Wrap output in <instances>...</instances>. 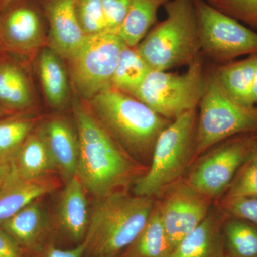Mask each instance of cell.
<instances>
[{
    "mask_svg": "<svg viewBox=\"0 0 257 257\" xmlns=\"http://www.w3.org/2000/svg\"><path fill=\"white\" fill-rule=\"evenodd\" d=\"M74 123L79 138L76 177L96 199L127 190L148 167L125 151L96 119L87 101H72Z\"/></svg>",
    "mask_w": 257,
    "mask_h": 257,
    "instance_id": "cell-1",
    "label": "cell"
},
{
    "mask_svg": "<svg viewBox=\"0 0 257 257\" xmlns=\"http://www.w3.org/2000/svg\"><path fill=\"white\" fill-rule=\"evenodd\" d=\"M87 103L115 141L143 165L147 160L150 162L159 135L172 121L137 98L112 87Z\"/></svg>",
    "mask_w": 257,
    "mask_h": 257,
    "instance_id": "cell-2",
    "label": "cell"
},
{
    "mask_svg": "<svg viewBox=\"0 0 257 257\" xmlns=\"http://www.w3.org/2000/svg\"><path fill=\"white\" fill-rule=\"evenodd\" d=\"M96 200L84 241V257H120L146 224L155 198L126 190Z\"/></svg>",
    "mask_w": 257,
    "mask_h": 257,
    "instance_id": "cell-3",
    "label": "cell"
},
{
    "mask_svg": "<svg viewBox=\"0 0 257 257\" xmlns=\"http://www.w3.org/2000/svg\"><path fill=\"white\" fill-rule=\"evenodd\" d=\"M164 8L165 20L135 47L152 70L188 66L202 55L195 0H170Z\"/></svg>",
    "mask_w": 257,
    "mask_h": 257,
    "instance_id": "cell-4",
    "label": "cell"
},
{
    "mask_svg": "<svg viewBox=\"0 0 257 257\" xmlns=\"http://www.w3.org/2000/svg\"><path fill=\"white\" fill-rule=\"evenodd\" d=\"M197 114L196 109L180 115L159 135L147 172L134 184V194L157 198L184 177L194 157Z\"/></svg>",
    "mask_w": 257,
    "mask_h": 257,
    "instance_id": "cell-5",
    "label": "cell"
},
{
    "mask_svg": "<svg viewBox=\"0 0 257 257\" xmlns=\"http://www.w3.org/2000/svg\"><path fill=\"white\" fill-rule=\"evenodd\" d=\"M198 107L192 162L224 140L257 132V106H244L234 100L225 90L216 70L206 74L204 92Z\"/></svg>",
    "mask_w": 257,
    "mask_h": 257,
    "instance_id": "cell-6",
    "label": "cell"
},
{
    "mask_svg": "<svg viewBox=\"0 0 257 257\" xmlns=\"http://www.w3.org/2000/svg\"><path fill=\"white\" fill-rule=\"evenodd\" d=\"M182 74L152 70L134 97L169 120L197 109L205 86L202 55Z\"/></svg>",
    "mask_w": 257,
    "mask_h": 257,
    "instance_id": "cell-7",
    "label": "cell"
},
{
    "mask_svg": "<svg viewBox=\"0 0 257 257\" xmlns=\"http://www.w3.org/2000/svg\"><path fill=\"white\" fill-rule=\"evenodd\" d=\"M256 147V132L224 140L191 164L184 175V181L211 202H218Z\"/></svg>",
    "mask_w": 257,
    "mask_h": 257,
    "instance_id": "cell-8",
    "label": "cell"
},
{
    "mask_svg": "<svg viewBox=\"0 0 257 257\" xmlns=\"http://www.w3.org/2000/svg\"><path fill=\"white\" fill-rule=\"evenodd\" d=\"M126 45L114 32L87 35L67 59L71 79L79 97L88 101L111 87L120 55Z\"/></svg>",
    "mask_w": 257,
    "mask_h": 257,
    "instance_id": "cell-9",
    "label": "cell"
},
{
    "mask_svg": "<svg viewBox=\"0 0 257 257\" xmlns=\"http://www.w3.org/2000/svg\"><path fill=\"white\" fill-rule=\"evenodd\" d=\"M202 55L226 64L257 54V32L223 14L204 0H195Z\"/></svg>",
    "mask_w": 257,
    "mask_h": 257,
    "instance_id": "cell-10",
    "label": "cell"
},
{
    "mask_svg": "<svg viewBox=\"0 0 257 257\" xmlns=\"http://www.w3.org/2000/svg\"><path fill=\"white\" fill-rule=\"evenodd\" d=\"M46 18L41 5L17 0L0 10V45L5 55L26 64L45 47Z\"/></svg>",
    "mask_w": 257,
    "mask_h": 257,
    "instance_id": "cell-11",
    "label": "cell"
},
{
    "mask_svg": "<svg viewBox=\"0 0 257 257\" xmlns=\"http://www.w3.org/2000/svg\"><path fill=\"white\" fill-rule=\"evenodd\" d=\"M155 203L172 251L205 219L212 204L189 185L183 177L164 189L155 198Z\"/></svg>",
    "mask_w": 257,
    "mask_h": 257,
    "instance_id": "cell-12",
    "label": "cell"
},
{
    "mask_svg": "<svg viewBox=\"0 0 257 257\" xmlns=\"http://www.w3.org/2000/svg\"><path fill=\"white\" fill-rule=\"evenodd\" d=\"M39 130L55 166L65 182L77 172L79 138L74 123L62 116H51L38 124Z\"/></svg>",
    "mask_w": 257,
    "mask_h": 257,
    "instance_id": "cell-13",
    "label": "cell"
},
{
    "mask_svg": "<svg viewBox=\"0 0 257 257\" xmlns=\"http://www.w3.org/2000/svg\"><path fill=\"white\" fill-rule=\"evenodd\" d=\"M48 34L47 47L67 60L85 39L74 11L73 0H42Z\"/></svg>",
    "mask_w": 257,
    "mask_h": 257,
    "instance_id": "cell-14",
    "label": "cell"
},
{
    "mask_svg": "<svg viewBox=\"0 0 257 257\" xmlns=\"http://www.w3.org/2000/svg\"><path fill=\"white\" fill-rule=\"evenodd\" d=\"M87 194L75 176L66 182L57 203L56 224L64 237L75 245L84 242L89 227Z\"/></svg>",
    "mask_w": 257,
    "mask_h": 257,
    "instance_id": "cell-15",
    "label": "cell"
},
{
    "mask_svg": "<svg viewBox=\"0 0 257 257\" xmlns=\"http://www.w3.org/2000/svg\"><path fill=\"white\" fill-rule=\"evenodd\" d=\"M25 65L8 55L0 57V108L8 115L32 112L36 104Z\"/></svg>",
    "mask_w": 257,
    "mask_h": 257,
    "instance_id": "cell-16",
    "label": "cell"
},
{
    "mask_svg": "<svg viewBox=\"0 0 257 257\" xmlns=\"http://www.w3.org/2000/svg\"><path fill=\"white\" fill-rule=\"evenodd\" d=\"M53 175L40 178H20L10 167L9 175L0 188V226L30 203L53 192L60 186Z\"/></svg>",
    "mask_w": 257,
    "mask_h": 257,
    "instance_id": "cell-17",
    "label": "cell"
},
{
    "mask_svg": "<svg viewBox=\"0 0 257 257\" xmlns=\"http://www.w3.org/2000/svg\"><path fill=\"white\" fill-rule=\"evenodd\" d=\"M40 200L30 203L0 226V229L11 236L24 252L30 254L49 241L50 223Z\"/></svg>",
    "mask_w": 257,
    "mask_h": 257,
    "instance_id": "cell-18",
    "label": "cell"
},
{
    "mask_svg": "<svg viewBox=\"0 0 257 257\" xmlns=\"http://www.w3.org/2000/svg\"><path fill=\"white\" fill-rule=\"evenodd\" d=\"M226 217L218 208L210 209L200 224L174 248L170 257H225L223 225Z\"/></svg>",
    "mask_w": 257,
    "mask_h": 257,
    "instance_id": "cell-19",
    "label": "cell"
},
{
    "mask_svg": "<svg viewBox=\"0 0 257 257\" xmlns=\"http://www.w3.org/2000/svg\"><path fill=\"white\" fill-rule=\"evenodd\" d=\"M36 66L47 104L55 110H63L70 101L71 92L62 57L45 46L36 56Z\"/></svg>",
    "mask_w": 257,
    "mask_h": 257,
    "instance_id": "cell-20",
    "label": "cell"
},
{
    "mask_svg": "<svg viewBox=\"0 0 257 257\" xmlns=\"http://www.w3.org/2000/svg\"><path fill=\"white\" fill-rule=\"evenodd\" d=\"M10 167L18 177L25 179H37L56 173L38 124L25 140Z\"/></svg>",
    "mask_w": 257,
    "mask_h": 257,
    "instance_id": "cell-21",
    "label": "cell"
},
{
    "mask_svg": "<svg viewBox=\"0 0 257 257\" xmlns=\"http://www.w3.org/2000/svg\"><path fill=\"white\" fill-rule=\"evenodd\" d=\"M256 55L248 56L236 62H228L216 69L225 90L234 100L244 106H255L253 84Z\"/></svg>",
    "mask_w": 257,
    "mask_h": 257,
    "instance_id": "cell-22",
    "label": "cell"
},
{
    "mask_svg": "<svg viewBox=\"0 0 257 257\" xmlns=\"http://www.w3.org/2000/svg\"><path fill=\"white\" fill-rule=\"evenodd\" d=\"M169 1L132 0L124 21L116 33L127 46L136 47L156 23L159 9Z\"/></svg>",
    "mask_w": 257,
    "mask_h": 257,
    "instance_id": "cell-23",
    "label": "cell"
},
{
    "mask_svg": "<svg viewBox=\"0 0 257 257\" xmlns=\"http://www.w3.org/2000/svg\"><path fill=\"white\" fill-rule=\"evenodd\" d=\"M172 247L155 204L146 224L120 257H170Z\"/></svg>",
    "mask_w": 257,
    "mask_h": 257,
    "instance_id": "cell-24",
    "label": "cell"
},
{
    "mask_svg": "<svg viewBox=\"0 0 257 257\" xmlns=\"http://www.w3.org/2000/svg\"><path fill=\"white\" fill-rule=\"evenodd\" d=\"M40 118L32 112L8 115L0 119V164L10 165Z\"/></svg>",
    "mask_w": 257,
    "mask_h": 257,
    "instance_id": "cell-25",
    "label": "cell"
},
{
    "mask_svg": "<svg viewBox=\"0 0 257 257\" xmlns=\"http://www.w3.org/2000/svg\"><path fill=\"white\" fill-rule=\"evenodd\" d=\"M152 69L140 55L136 47L125 45L116 66L111 87L135 96Z\"/></svg>",
    "mask_w": 257,
    "mask_h": 257,
    "instance_id": "cell-26",
    "label": "cell"
},
{
    "mask_svg": "<svg viewBox=\"0 0 257 257\" xmlns=\"http://www.w3.org/2000/svg\"><path fill=\"white\" fill-rule=\"evenodd\" d=\"M225 257H257V226L228 216L223 225Z\"/></svg>",
    "mask_w": 257,
    "mask_h": 257,
    "instance_id": "cell-27",
    "label": "cell"
},
{
    "mask_svg": "<svg viewBox=\"0 0 257 257\" xmlns=\"http://www.w3.org/2000/svg\"><path fill=\"white\" fill-rule=\"evenodd\" d=\"M221 198H257V147L239 167Z\"/></svg>",
    "mask_w": 257,
    "mask_h": 257,
    "instance_id": "cell-28",
    "label": "cell"
},
{
    "mask_svg": "<svg viewBox=\"0 0 257 257\" xmlns=\"http://www.w3.org/2000/svg\"><path fill=\"white\" fill-rule=\"evenodd\" d=\"M73 3L76 16L86 36L105 31L102 0H73Z\"/></svg>",
    "mask_w": 257,
    "mask_h": 257,
    "instance_id": "cell-29",
    "label": "cell"
},
{
    "mask_svg": "<svg viewBox=\"0 0 257 257\" xmlns=\"http://www.w3.org/2000/svg\"><path fill=\"white\" fill-rule=\"evenodd\" d=\"M223 14L257 30V0H204Z\"/></svg>",
    "mask_w": 257,
    "mask_h": 257,
    "instance_id": "cell-30",
    "label": "cell"
},
{
    "mask_svg": "<svg viewBox=\"0 0 257 257\" xmlns=\"http://www.w3.org/2000/svg\"><path fill=\"white\" fill-rule=\"evenodd\" d=\"M216 203L226 216L241 218L257 226V198H221Z\"/></svg>",
    "mask_w": 257,
    "mask_h": 257,
    "instance_id": "cell-31",
    "label": "cell"
},
{
    "mask_svg": "<svg viewBox=\"0 0 257 257\" xmlns=\"http://www.w3.org/2000/svg\"><path fill=\"white\" fill-rule=\"evenodd\" d=\"M132 0H102L106 30L116 32L124 21Z\"/></svg>",
    "mask_w": 257,
    "mask_h": 257,
    "instance_id": "cell-32",
    "label": "cell"
},
{
    "mask_svg": "<svg viewBox=\"0 0 257 257\" xmlns=\"http://www.w3.org/2000/svg\"><path fill=\"white\" fill-rule=\"evenodd\" d=\"M85 250L84 242L75 245L74 247L63 249L49 241L36 251L30 253V257H84Z\"/></svg>",
    "mask_w": 257,
    "mask_h": 257,
    "instance_id": "cell-33",
    "label": "cell"
},
{
    "mask_svg": "<svg viewBox=\"0 0 257 257\" xmlns=\"http://www.w3.org/2000/svg\"><path fill=\"white\" fill-rule=\"evenodd\" d=\"M24 253L16 241L0 229V257H24Z\"/></svg>",
    "mask_w": 257,
    "mask_h": 257,
    "instance_id": "cell-34",
    "label": "cell"
},
{
    "mask_svg": "<svg viewBox=\"0 0 257 257\" xmlns=\"http://www.w3.org/2000/svg\"><path fill=\"white\" fill-rule=\"evenodd\" d=\"M10 172V165H1L0 164V188L4 184L5 179L9 175Z\"/></svg>",
    "mask_w": 257,
    "mask_h": 257,
    "instance_id": "cell-35",
    "label": "cell"
},
{
    "mask_svg": "<svg viewBox=\"0 0 257 257\" xmlns=\"http://www.w3.org/2000/svg\"><path fill=\"white\" fill-rule=\"evenodd\" d=\"M253 99L254 105L257 106V55L256 67H255L254 77H253Z\"/></svg>",
    "mask_w": 257,
    "mask_h": 257,
    "instance_id": "cell-36",
    "label": "cell"
},
{
    "mask_svg": "<svg viewBox=\"0 0 257 257\" xmlns=\"http://www.w3.org/2000/svg\"><path fill=\"white\" fill-rule=\"evenodd\" d=\"M15 1L17 0H0V10L4 9L7 6Z\"/></svg>",
    "mask_w": 257,
    "mask_h": 257,
    "instance_id": "cell-37",
    "label": "cell"
},
{
    "mask_svg": "<svg viewBox=\"0 0 257 257\" xmlns=\"http://www.w3.org/2000/svg\"><path fill=\"white\" fill-rule=\"evenodd\" d=\"M8 114H7L6 112L4 110H3V109L0 108V119H2V118L5 117V116H8Z\"/></svg>",
    "mask_w": 257,
    "mask_h": 257,
    "instance_id": "cell-38",
    "label": "cell"
},
{
    "mask_svg": "<svg viewBox=\"0 0 257 257\" xmlns=\"http://www.w3.org/2000/svg\"><path fill=\"white\" fill-rule=\"evenodd\" d=\"M3 55H5V53L3 49H2L1 45H0V57H3Z\"/></svg>",
    "mask_w": 257,
    "mask_h": 257,
    "instance_id": "cell-39",
    "label": "cell"
},
{
    "mask_svg": "<svg viewBox=\"0 0 257 257\" xmlns=\"http://www.w3.org/2000/svg\"><path fill=\"white\" fill-rule=\"evenodd\" d=\"M256 142H257V132H256Z\"/></svg>",
    "mask_w": 257,
    "mask_h": 257,
    "instance_id": "cell-40",
    "label": "cell"
}]
</instances>
